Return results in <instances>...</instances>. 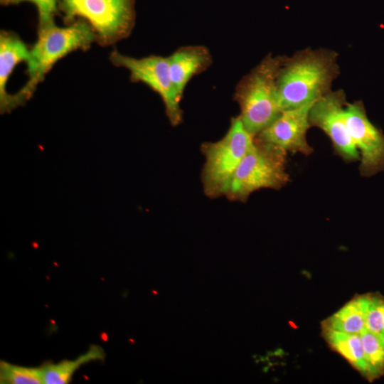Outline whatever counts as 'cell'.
Instances as JSON below:
<instances>
[{
  "instance_id": "6da1fadb",
  "label": "cell",
  "mask_w": 384,
  "mask_h": 384,
  "mask_svg": "<svg viewBox=\"0 0 384 384\" xmlns=\"http://www.w3.org/2000/svg\"><path fill=\"white\" fill-rule=\"evenodd\" d=\"M338 53L330 49L305 48L285 58L277 78L282 111L312 103L331 91L338 76Z\"/></svg>"
},
{
  "instance_id": "7a4b0ae2",
  "label": "cell",
  "mask_w": 384,
  "mask_h": 384,
  "mask_svg": "<svg viewBox=\"0 0 384 384\" xmlns=\"http://www.w3.org/2000/svg\"><path fill=\"white\" fill-rule=\"evenodd\" d=\"M37 35L26 63L28 80L12 94L14 109L24 105L32 97L38 84L58 60L75 50H87L92 43H96L92 28L81 19L64 27L58 26L55 21L38 26Z\"/></svg>"
},
{
  "instance_id": "3957f363",
  "label": "cell",
  "mask_w": 384,
  "mask_h": 384,
  "mask_svg": "<svg viewBox=\"0 0 384 384\" xmlns=\"http://www.w3.org/2000/svg\"><path fill=\"white\" fill-rule=\"evenodd\" d=\"M285 55L269 54L236 85L234 100L240 106L238 115L245 129L255 137L282 113L277 78Z\"/></svg>"
},
{
  "instance_id": "277c9868",
  "label": "cell",
  "mask_w": 384,
  "mask_h": 384,
  "mask_svg": "<svg viewBox=\"0 0 384 384\" xmlns=\"http://www.w3.org/2000/svg\"><path fill=\"white\" fill-rule=\"evenodd\" d=\"M58 10L68 25L86 21L102 46L129 37L135 25V0H58Z\"/></svg>"
},
{
  "instance_id": "5b68a950",
  "label": "cell",
  "mask_w": 384,
  "mask_h": 384,
  "mask_svg": "<svg viewBox=\"0 0 384 384\" xmlns=\"http://www.w3.org/2000/svg\"><path fill=\"white\" fill-rule=\"evenodd\" d=\"M254 142L255 137L245 129L238 116L231 119L222 139L202 144L205 163L201 181L208 197L225 196L236 169Z\"/></svg>"
},
{
  "instance_id": "8992f818",
  "label": "cell",
  "mask_w": 384,
  "mask_h": 384,
  "mask_svg": "<svg viewBox=\"0 0 384 384\" xmlns=\"http://www.w3.org/2000/svg\"><path fill=\"white\" fill-rule=\"evenodd\" d=\"M286 164L285 150L255 139L236 169L225 196L230 201L245 202L257 190L280 189L289 181Z\"/></svg>"
},
{
  "instance_id": "52a82bcc",
  "label": "cell",
  "mask_w": 384,
  "mask_h": 384,
  "mask_svg": "<svg viewBox=\"0 0 384 384\" xmlns=\"http://www.w3.org/2000/svg\"><path fill=\"white\" fill-rule=\"evenodd\" d=\"M110 60L114 65L128 70L131 82H142L160 96L166 114L172 126H177L182 122V97L173 84L168 57L150 55L137 58L113 50L110 53Z\"/></svg>"
},
{
  "instance_id": "ba28073f",
  "label": "cell",
  "mask_w": 384,
  "mask_h": 384,
  "mask_svg": "<svg viewBox=\"0 0 384 384\" xmlns=\"http://www.w3.org/2000/svg\"><path fill=\"white\" fill-rule=\"evenodd\" d=\"M346 95L342 89L331 90L312 105L309 115L311 127L321 129L331 141L336 154L346 162L360 159L344 115Z\"/></svg>"
},
{
  "instance_id": "9c48e42d",
  "label": "cell",
  "mask_w": 384,
  "mask_h": 384,
  "mask_svg": "<svg viewBox=\"0 0 384 384\" xmlns=\"http://www.w3.org/2000/svg\"><path fill=\"white\" fill-rule=\"evenodd\" d=\"M346 122L359 151L362 176H371L384 169V134L368 119L361 101L347 103Z\"/></svg>"
},
{
  "instance_id": "30bf717a",
  "label": "cell",
  "mask_w": 384,
  "mask_h": 384,
  "mask_svg": "<svg viewBox=\"0 0 384 384\" xmlns=\"http://www.w3.org/2000/svg\"><path fill=\"white\" fill-rule=\"evenodd\" d=\"M314 102L282 111L279 117L257 134L255 139L278 146L287 152L311 154L313 149L307 142L306 133L311 127L309 115Z\"/></svg>"
},
{
  "instance_id": "8fae6325",
  "label": "cell",
  "mask_w": 384,
  "mask_h": 384,
  "mask_svg": "<svg viewBox=\"0 0 384 384\" xmlns=\"http://www.w3.org/2000/svg\"><path fill=\"white\" fill-rule=\"evenodd\" d=\"M168 58L173 84L181 97L190 80L206 71L213 62L210 50L203 46L181 47Z\"/></svg>"
},
{
  "instance_id": "7c38bea8",
  "label": "cell",
  "mask_w": 384,
  "mask_h": 384,
  "mask_svg": "<svg viewBox=\"0 0 384 384\" xmlns=\"http://www.w3.org/2000/svg\"><path fill=\"white\" fill-rule=\"evenodd\" d=\"M30 50L21 38L14 32H0V108L1 112L14 110L12 94L6 91V84L16 66L21 62L27 63Z\"/></svg>"
},
{
  "instance_id": "4fadbf2b",
  "label": "cell",
  "mask_w": 384,
  "mask_h": 384,
  "mask_svg": "<svg viewBox=\"0 0 384 384\" xmlns=\"http://www.w3.org/2000/svg\"><path fill=\"white\" fill-rule=\"evenodd\" d=\"M368 294H358L337 311L322 321L321 329L349 334H361L366 329Z\"/></svg>"
},
{
  "instance_id": "5bb4252c",
  "label": "cell",
  "mask_w": 384,
  "mask_h": 384,
  "mask_svg": "<svg viewBox=\"0 0 384 384\" xmlns=\"http://www.w3.org/2000/svg\"><path fill=\"white\" fill-rule=\"evenodd\" d=\"M329 346L339 353L361 375L368 380V370L360 334H349L321 329Z\"/></svg>"
},
{
  "instance_id": "9a60e30c",
  "label": "cell",
  "mask_w": 384,
  "mask_h": 384,
  "mask_svg": "<svg viewBox=\"0 0 384 384\" xmlns=\"http://www.w3.org/2000/svg\"><path fill=\"white\" fill-rule=\"evenodd\" d=\"M105 354L98 346H91L88 351L75 360H64L58 363H46L41 366L43 384L68 383L75 372L84 363L93 361L104 360Z\"/></svg>"
},
{
  "instance_id": "2e32d148",
  "label": "cell",
  "mask_w": 384,
  "mask_h": 384,
  "mask_svg": "<svg viewBox=\"0 0 384 384\" xmlns=\"http://www.w3.org/2000/svg\"><path fill=\"white\" fill-rule=\"evenodd\" d=\"M360 335L368 370V381H373L384 373V338L367 330Z\"/></svg>"
},
{
  "instance_id": "e0dca14e",
  "label": "cell",
  "mask_w": 384,
  "mask_h": 384,
  "mask_svg": "<svg viewBox=\"0 0 384 384\" xmlns=\"http://www.w3.org/2000/svg\"><path fill=\"white\" fill-rule=\"evenodd\" d=\"M0 381L4 384H43V370L41 366L29 368L1 361Z\"/></svg>"
},
{
  "instance_id": "ac0fdd59",
  "label": "cell",
  "mask_w": 384,
  "mask_h": 384,
  "mask_svg": "<svg viewBox=\"0 0 384 384\" xmlns=\"http://www.w3.org/2000/svg\"><path fill=\"white\" fill-rule=\"evenodd\" d=\"M384 338V297L369 293L366 314V329Z\"/></svg>"
},
{
  "instance_id": "d6986e66",
  "label": "cell",
  "mask_w": 384,
  "mask_h": 384,
  "mask_svg": "<svg viewBox=\"0 0 384 384\" xmlns=\"http://www.w3.org/2000/svg\"><path fill=\"white\" fill-rule=\"evenodd\" d=\"M28 1L35 5L38 11V24L43 26L54 22L55 15L58 12V0H20V2Z\"/></svg>"
},
{
  "instance_id": "ffe728a7",
  "label": "cell",
  "mask_w": 384,
  "mask_h": 384,
  "mask_svg": "<svg viewBox=\"0 0 384 384\" xmlns=\"http://www.w3.org/2000/svg\"><path fill=\"white\" fill-rule=\"evenodd\" d=\"M1 3L4 5L14 4L20 3V0H1Z\"/></svg>"
}]
</instances>
